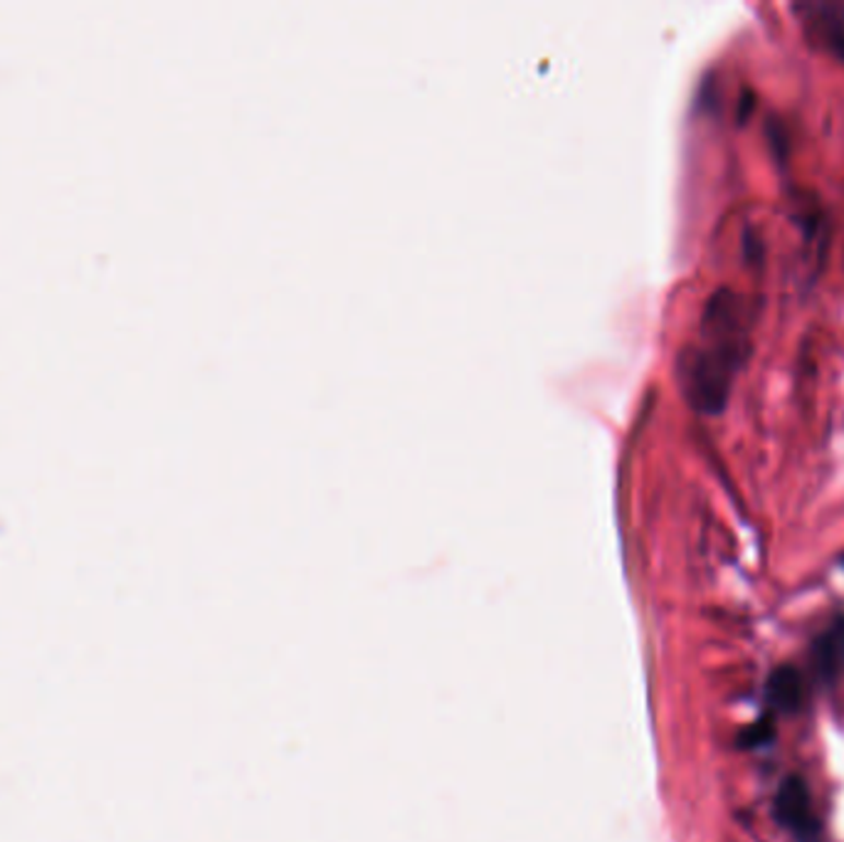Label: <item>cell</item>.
<instances>
[{
    "instance_id": "obj_6",
    "label": "cell",
    "mask_w": 844,
    "mask_h": 842,
    "mask_svg": "<svg viewBox=\"0 0 844 842\" xmlns=\"http://www.w3.org/2000/svg\"><path fill=\"white\" fill-rule=\"evenodd\" d=\"M773 739V720L769 716V720H758L753 726H748V729L738 736V741H741V746H748V749H753V746H763V744H771Z\"/></svg>"
},
{
    "instance_id": "obj_2",
    "label": "cell",
    "mask_w": 844,
    "mask_h": 842,
    "mask_svg": "<svg viewBox=\"0 0 844 842\" xmlns=\"http://www.w3.org/2000/svg\"><path fill=\"white\" fill-rule=\"evenodd\" d=\"M775 818L783 828H788L795 832L802 842H814L818 840V818L812 812V803H810V791L805 786V781L798 776H790L781 783L778 793H775V803H773Z\"/></svg>"
},
{
    "instance_id": "obj_5",
    "label": "cell",
    "mask_w": 844,
    "mask_h": 842,
    "mask_svg": "<svg viewBox=\"0 0 844 842\" xmlns=\"http://www.w3.org/2000/svg\"><path fill=\"white\" fill-rule=\"evenodd\" d=\"M837 13V8H820L818 25L824 45L844 62V17Z\"/></svg>"
},
{
    "instance_id": "obj_3",
    "label": "cell",
    "mask_w": 844,
    "mask_h": 842,
    "mask_svg": "<svg viewBox=\"0 0 844 842\" xmlns=\"http://www.w3.org/2000/svg\"><path fill=\"white\" fill-rule=\"evenodd\" d=\"M765 692H769V702L773 710L785 714L798 712L805 702V679L800 675V669H795L790 665L773 669Z\"/></svg>"
},
{
    "instance_id": "obj_4",
    "label": "cell",
    "mask_w": 844,
    "mask_h": 842,
    "mask_svg": "<svg viewBox=\"0 0 844 842\" xmlns=\"http://www.w3.org/2000/svg\"><path fill=\"white\" fill-rule=\"evenodd\" d=\"M814 669L822 679H834L844 675V618H837L814 640L812 647Z\"/></svg>"
},
{
    "instance_id": "obj_1",
    "label": "cell",
    "mask_w": 844,
    "mask_h": 842,
    "mask_svg": "<svg viewBox=\"0 0 844 842\" xmlns=\"http://www.w3.org/2000/svg\"><path fill=\"white\" fill-rule=\"evenodd\" d=\"M704 347H692L679 356V383L696 410L718 416L728 404L731 383L748 359V334L734 329H704Z\"/></svg>"
}]
</instances>
